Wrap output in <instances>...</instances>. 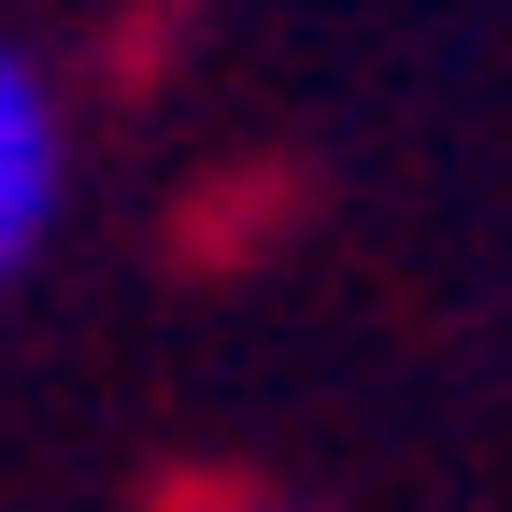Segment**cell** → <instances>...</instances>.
Segmentation results:
<instances>
[{"mask_svg": "<svg viewBox=\"0 0 512 512\" xmlns=\"http://www.w3.org/2000/svg\"><path fill=\"white\" fill-rule=\"evenodd\" d=\"M57 185H72V143H57V86L29 72L15 43H0V285H15L29 256H43Z\"/></svg>", "mask_w": 512, "mask_h": 512, "instance_id": "cell-1", "label": "cell"}]
</instances>
